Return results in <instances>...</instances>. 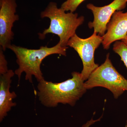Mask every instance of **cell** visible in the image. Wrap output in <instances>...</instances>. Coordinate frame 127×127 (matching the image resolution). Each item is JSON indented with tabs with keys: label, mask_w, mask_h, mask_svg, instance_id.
Wrapping results in <instances>:
<instances>
[{
	"label": "cell",
	"mask_w": 127,
	"mask_h": 127,
	"mask_svg": "<svg viewBox=\"0 0 127 127\" xmlns=\"http://www.w3.org/2000/svg\"><path fill=\"white\" fill-rule=\"evenodd\" d=\"M113 50L120 56L127 69V45L122 41H116L114 44Z\"/></svg>",
	"instance_id": "10"
},
{
	"label": "cell",
	"mask_w": 127,
	"mask_h": 127,
	"mask_svg": "<svg viewBox=\"0 0 127 127\" xmlns=\"http://www.w3.org/2000/svg\"><path fill=\"white\" fill-rule=\"evenodd\" d=\"M85 0H66L61 5V8L65 11L74 12L77 7Z\"/></svg>",
	"instance_id": "11"
},
{
	"label": "cell",
	"mask_w": 127,
	"mask_h": 127,
	"mask_svg": "<svg viewBox=\"0 0 127 127\" xmlns=\"http://www.w3.org/2000/svg\"><path fill=\"white\" fill-rule=\"evenodd\" d=\"M62 8H58L56 2H51L41 12V18L50 19V26L42 33H39V39L43 40L48 34H55L59 37L62 46L66 47L70 39L76 34L78 28L83 23L84 17L78 16L77 13H66Z\"/></svg>",
	"instance_id": "3"
},
{
	"label": "cell",
	"mask_w": 127,
	"mask_h": 127,
	"mask_svg": "<svg viewBox=\"0 0 127 127\" xmlns=\"http://www.w3.org/2000/svg\"><path fill=\"white\" fill-rule=\"evenodd\" d=\"M122 41L123 42H124L125 44L127 45V36L125 37V38H124V39L122 40Z\"/></svg>",
	"instance_id": "14"
},
{
	"label": "cell",
	"mask_w": 127,
	"mask_h": 127,
	"mask_svg": "<svg viewBox=\"0 0 127 127\" xmlns=\"http://www.w3.org/2000/svg\"><path fill=\"white\" fill-rule=\"evenodd\" d=\"M16 0H0V47L5 51L14 39L12 28L19 16Z\"/></svg>",
	"instance_id": "6"
},
{
	"label": "cell",
	"mask_w": 127,
	"mask_h": 127,
	"mask_svg": "<svg viewBox=\"0 0 127 127\" xmlns=\"http://www.w3.org/2000/svg\"><path fill=\"white\" fill-rule=\"evenodd\" d=\"M15 72L9 70L4 74L0 75V122L7 115L8 112L12 107L15 106L16 103L13 100L17 96L14 92H11L10 88L12 78L15 75Z\"/></svg>",
	"instance_id": "9"
},
{
	"label": "cell",
	"mask_w": 127,
	"mask_h": 127,
	"mask_svg": "<svg viewBox=\"0 0 127 127\" xmlns=\"http://www.w3.org/2000/svg\"><path fill=\"white\" fill-rule=\"evenodd\" d=\"M127 0H114L109 4L102 7H97L92 4H88L87 7L93 13L94 20L89 22L90 29L94 28V32L103 36L107 31V26L114 13L121 11L127 6Z\"/></svg>",
	"instance_id": "7"
},
{
	"label": "cell",
	"mask_w": 127,
	"mask_h": 127,
	"mask_svg": "<svg viewBox=\"0 0 127 127\" xmlns=\"http://www.w3.org/2000/svg\"><path fill=\"white\" fill-rule=\"evenodd\" d=\"M71 75L72 78L62 82L53 83L45 79L39 82L37 96L43 106L54 108L59 103L75 106L86 92L87 89L81 73L73 72Z\"/></svg>",
	"instance_id": "1"
},
{
	"label": "cell",
	"mask_w": 127,
	"mask_h": 127,
	"mask_svg": "<svg viewBox=\"0 0 127 127\" xmlns=\"http://www.w3.org/2000/svg\"><path fill=\"white\" fill-rule=\"evenodd\" d=\"M102 117V116L101 117H100V118L96 120H94L92 118V119H91L89 121H88L86 124H85L83 125L82 127H89L91 125L94 124L95 123L100 121Z\"/></svg>",
	"instance_id": "13"
},
{
	"label": "cell",
	"mask_w": 127,
	"mask_h": 127,
	"mask_svg": "<svg viewBox=\"0 0 127 127\" xmlns=\"http://www.w3.org/2000/svg\"><path fill=\"white\" fill-rule=\"evenodd\" d=\"M127 34V12L117 11L114 13L107 26V32L103 36V48L108 50L111 44L124 39Z\"/></svg>",
	"instance_id": "8"
},
{
	"label": "cell",
	"mask_w": 127,
	"mask_h": 127,
	"mask_svg": "<svg viewBox=\"0 0 127 127\" xmlns=\"http://www.w3.org/2000/svg\"><path fill=\"white\" fill-rule=\"evenodd\" d=\"M84 87L87 89L102 87L111 91L115 99H117L127 91V79L117 71L109 59V53L102 65L91 73Z\"/></svg>",
	"instance_id": "4"
},
{
	"label": "cell",
	"mask_w": 127,
	"mask_h": 127,
	"mask_svg": "<svg viewBox=\"0 0 127 127\" xmlns=\"http://www.w3.org/2000/svg\"><path fill=\"white\" fill-rule=\"evenodd\" d=\"M3 52L4 51L0 48V75L4 74L9 70L7 61Z\"/></svg>",
	"instance_id": "12"
},
{
	"label": "cell",
	"mask_w": 127,
	"mask_h": 127,
	"mask_svg": "<svg viewBox=\"0 0 127 127\" xmlns=\"http://www.w3.org/2000/svg\"><path fill=\"white\" fill-rule=\"evenodd\" d=\"M68 47L62 46L59 42L51 47L41 46L38 49H30L22 47L11 45L8 48L14 52L16 57L18 68L15 71L18 77L19 82L23 72L26 73L25 79L32 83V76H34L39 82L44 78L41 70L42 61L51 55L58 54L66 56Z\"/></svg>",
	"instance_id": "2"
},
{
	"label": "cell",
	"mask_w": 127,
	"mask_h": 127,
	"mask_svg": "<svg viewBox=\"0 0 127 127\" xmlns=\"http://www.w3.org/2000/svg\"><path fill=\"white\" fill-rule=\"evenodd\" d=\"M103 40V36L94 32L91 36L86 39L80 38L76 34L68 41L67 46L73 48L82 62L83 68L81 74L84 81L87 80L91 73L99 66L94 61V53Z\"/></svg>",
	"instance_id": "5"
}]
</instances>
